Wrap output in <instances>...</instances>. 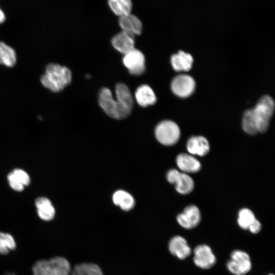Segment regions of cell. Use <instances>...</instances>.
<instances>
[{
    "mask_svg": "<svg viewBox=\"0 0 275 275\" xmlns=\"http://www.w3.org/2000/svg\"><path fill=\"white\" fill-rule=\"evenodd\" d=\"M274 103L268 95L262 97L253 109L244 112L242 126L247 133L254 135L258 132H265L269 126L273 113Z\"/></svg>",
    "mask_w": 275,
    "mask_h": 275,
    "instance_id": "cell-1",
    "label": "cell"
},
{
    "mask_svg": "<svg viewBox=\"0 0 275 275\" xmlns=\"http://www.w3.org/2000/svg\"><path fill=\"white\" fill-rule=\"evenodd\" d=\"M71 80L70 70L65 66L54 63L47 65L40 79L42 85L53 92L62 91L70 84Z\"/></svg>",
    "mask_w": 275,
    "mask_h": 275,
    "instance_id": "cell-2",
    "label": "cell"
},
{
    "mask_svg": "<svg viewBox=\"0 0 275 275\" xmlns=\"http://www.w3.org/2000/svg\"><path fill=\"white\" fill-rule=\"evenodd\" d=\"M71 265L62 256L37 260L32 265L33 275H70Z\"/></svg>",
    "mask_w": 275,
    "mask_h": 275,
    "instance_id": "cell-3",
    "label": "cell"
},
{
    "mask_svg": "<svg viewBox=\"0 0 275 275\" xmlns=\"http://www.w3.org/2000/svg\"><path fill=\"white\" fill-rule=\"evenodd\" d=\"M98 101L104 112L113 118L123 119L129 115L123 109L119 101L114 98L108 88H103L100 90Z\"/></svg>",
    "mask_w": 275,
    "mask_h": 275,
    "instance_id": "cell-4",
    "label": "cell"
},
{
    "mask_svg": "<svg viewBox=\"0 0 275 275\" xmlns=\"http://www.w3.org/2000/svg\"><path fill=\"white\" fill-rule=\"evenodd\" d=\"M226 268L233 275H246L252 268L251 257L244 251L233 250L226 263Z\"/></svg>",
    "mask_w": 275,
    "mask_h": 275,
    "instance_id": "cell-5",
    "label": "cell"
},
{
    "mask_svg": "<svg viewBox=\"0 0 275 275\" xmlns=\"http://www.w3.org/2000/svg\"><path fill=\"white\" fill-rule=\"evenodd\" d=\"M157 140L164 146H172L178 141L180 130L178 125L172 121L164 120L157 124L155 129Z\"/></svg>",
    "mask_w": 275,
    "mask_h": 275,
    "instance_id": "cell-6",
    "label": "cell"
},
{
    "mask_svg": "<svg viewBox=\"0 0 275 275\" xmlns=\"http://www.w3.org/2000/svg\"><path fill=\"white\" fill-rule=\"evenodd\" d=\"M193 262L198 268L207 270L214 266L216 257L211 248L206 244L197 245L193 250Z\"/></svg>",
    "mask_w": 275,
    "mask_h": 275,
    "instance_id": "cell-7",
    "label": "cell"
},
{
    "mask_svg": "<svg viewBox=\"0 0 275 275\" xmlns=\"http://www.w3.org/2000/svg\"><path fill=\"white\" fill-rule=\"evenodd\" d=\"M123 63L130 74L141 75L145 71V58L140 50L135 48L124 54Z\"/></svg>",
    "mask_w": 275,
    "mask_h": 275,
    "instance_id": "cell-8",
    "label": "cell"
},
{
    "mask_svg": "<svg viewBox=\"0 0 275 275\" xmlns=\"http://www.w3.org/2000/svg\"><path fill=\"white\" fill-rule=\"evenodd\" d=\"M195 81L189 75L182 74L176 76L171 82L173 92L180 97L189 96L194 91Z\"/></svg>",
    "mask_w": 275,
    "mask_h": 275,
    "instance_id": "cell-9",
    "label": "cell"
},
{
    "mask_svg": "<svg viewBox=\"0 0 275 275\" xmlns=\"http://www.w3.org/2000/svg\"><path fill=\"white\" fill-rule=\"evenodd\" d=\"M201 213L199 208L195 205H188L185 208L183 212L177 216L179 225L185 229L195 228L200 223Z\"/></svg>",
    "mask_w": 275,
    "mask_h": 275,
    "instance_id": "cell-10",
    "label": "cell"
},
{
    "mask_svg": "<svg viewBox=\"0 0 275 275\" xmlns=\"http://www.w3.org/2000/svg\"><path fill=\"white\" fill-rule=\"evenodd\" d=\"M168 249L172 255L180 260L186 259L192 252L186 239L180 235L171 238L168 243Z\"/></svg>",
    "mask_w": 275,
    "mask_h": 275,
    "instance_id": "cell-11",
    "label": "cell"
},
{
    "mask_svg": "<svg viewBox=\"0 0 275 275\" xmlns=\"http://www.w3.org/2000/svg\"><path fill=\"white\" fill-rule=\"evenodd\" d=\"M118 22L122 31L134 37L142 34V22L136 16L131 13L119 17Z\"/></svg>",
    "mask_w": 275,
    "mask_h": 275,
    "instance_id": "cell-12",
    "label": "cell"
},
{
    "mask_svg": "<svg viewBox=\"0 0 275 275\" xmlns=\"http://www.w3.org/2000/svg\"><path fill=\"white\" fill-rule=\"evenodd\" d=\"M112 44L117 50L124 54L134 48V37L121 31L113 37Z\"/></svg>",
    "mask_w": 275,
    "mask_h": 275,
    "instance_id": "cell-13",
    "label": "cell"
},
{
    "mask_svg": "<svg viewBox=\"0 0 275 275\" xmlns=\"http://www.w3.org/2000/svg\"><path fill=\"white\" fill-rule=\"evenodd\" d=\"M186 148L191 155H206L210 150L208 140L203 136H193L187 141Z\"/></svg>",
    "mask_w": 275,
    "mask_h": 275,
    "instance_id": "cell-14",
    "label": "cell"
},
{
    "mask_svg": "<svg viewBox=\"0 0 275 275\" xmlns=\"http://www.w3.org/2000/svg\"><path fill=\"white\" fill-rule=\"evenodd\" d=\"M176 161L178 168L184 173H196L201 168L199 161L191 154L181 153L177 156Z\"/></svg>",
    "mask_w": 275,
    "mask_h": 275,
    "instance_id": "cell-15",
    "label": "cell"
},
{
    "mask_svg": "<svg viewBox=\"0 0 275 275\" xmlns=\"http://www.w3.org/2000/svg\"><path fill=\"white\" fill-rule=\"evenodd\" d=\"M116 99L123 109L130 114L132 111L133 100L129 88L123 83H118L115 87Z\"/></svg>",
    "mask_w": 275,
    "mask_h": 275,
    "instance_id": "cell-16",
    "label": "cell"
},
{
    "mask_svg": "<svg viewBox=\"0 0 275 275\" xmlns=\"http://www.w3.org/2000/svg\"><path fill=\"white\" fill-rule=\"evenodd\" d=\"M134 97L138 103L142 107L153 105L157 100L153 90L147 85L139 86L135 92Z\"/></svg>",
    "mask_w": 275,
    "mask_h": 275,
    "instance_id": "cell-17",
    "label": "cell"
},
{
    "mask_svg": "<svg viewBox=\"0 0 275 275\" xmlns=\"http://www.w3.org/2000/svg\"><path fill=\"white\" fill-rule=\"evenodd\" d=\"M193 61V58L189 53L181 50L173 54L171 58L173 68L177 71L189 70L192 67Z\"/></svg>",
    "mask_w": 275,
    "mask_h": 275,
    "instance_id": "cell-18",
    "label": "cell"
},
{
    "mask_svg": "<svg viewBox=\"0 0 275 275\" xmlns=\"http://www.w3.org/2000/svg\"><path fill=\"white\" fill-rule=\"evenodd\" d=\"M39 217L43 221H50L55 215V209L50 201L45 197H40L35 202Z\"/></svg>",
    "mask_w": 275,
    "mask_h": 275,
    "instance_id": "cell-19",
    "label": "cell"
},
{
    "mask_svg": "<svg viewBox=\"0 0 275 275\" xmlns=\"http://www.w3.org/2000/svg\"><path fill=\"white\" fill-rule=\"evenodd\" d=\"M113 201L116 205L125 211L131 210L135 204V201L132 195L123 190H118L114 193Z\"/></svg>",
    "mask_w": 275,
    "mask_h": 275,
    "instance_id": "cell-20",
    "label": "cell"
},
{
    "mask_svg": "<svg viewBox=\"0 0 275 275\" xmlns=\"http://www.w3.org/2000/svg\"><path fill=\"white\" fill-rule=\"evenodd\" d=\"M70 275H104L101 268L93 263H80L72 267Z\"/></svg>",
    "mask_w": 275,
    "mask_h": 275,
    "instance_id": "cell-21",
    "label": "cell"
},
{
    "mask_svg": "<svg viewBox=\"0 0 275 275\" xmlns=\"http://www.w3.org/2000/svg\"><path fill=\"white\" fill-rule=\"evenodd\" d=\"M16 53L14 49L5 43L0 41V64L8 67L16 63Z\"/></svg>",
    "mask_w": 275,
    "mask_h": 275,
    "instance_id": "cell-22",
    "label": "cell"
},
{
    "mask_svg": "<svg viewBox=\"0 0 275 275\" xmlns=\"http://www.w3.org/2000/svg\"><path fill=\"white\" fill-rule=\"evenodd\" d=\"M176 190L182 195L191 193L194 188L193 179L186 173L181 172L180 176L175 184Z\"/></svg>",
    "mask_w": 275,
    "mask_h": 275,
    "instance_id": "cell-23",
    "label": "cell"
},
{
    "mask_svg": "<svg viewBox=\"0 0 275 275\" xmlns=\"http://www.w3.org/2000/svg\"><path fill=\"white\" fill-rule=\"evenodd\" d=\"M16 248V242L13 236L9 233L0 231V255H6Z\"/></svg>",
    "mask_w": 275,
    "mask_h": 275,
    "instance_id": "cell-24",
    "label": "cell"
},
{
    "mask_svg": "<svg viewBox=\"0 0 275 275\" xmlns=\"http://www.w3.org/2000/svg\"><path fill=\"white\" fill-rule=\"evenodd\" d=\"M256 219L254 213L250 209L242 208L238 212L237 223L240 228L246 230Z\"/></svg>",
    "mask_w": 275,
    "mask_h": 275,
    "instance_id": "cell-25",
    "label": "cell"
},
{
    "mask_svg": "<svg viewBox=\"0 0 275 275\" xmlns=\"http://www.w3.org/2000/svg\"><path fill=\"white\" fill-rule=\"evenodd\" d=\"M108 5L111 10L116 15L120 17L127 14L125 10L118 0H107Z\"/></svg>",
    "mask_w": 275,
    "mask_h": 275,
    "instance_id": "cell-26",
    "label": "cell"
},
{
    "mask_svg": "<svg viewBox=\"0 0 275 275\" xmlns=\"http://www.w3.org/2000/svg\"><path fill=\"white\" fill-rule=\"evenodd\" d=\"M8 180L11 187L16 191H21L24 188V185L18 179L12 172L8 175Z\"/></svg>",
    "mask_w": 275,
    "mask_h": 275,
    "instance_id": "cell-27",
    "label": "cell"
},
{
    "mask_svg": "<svg viewBox=\"0 0 275 275\" xmlns=\"http://www.w3.org/2000/svg\"><path fill=\"white\" fill-rule=\"evenodd\" d=\"M12 172L24 185H28L30 182V178L29 175L24 171L19 169L14 170Z\"/></svg>",
    "mask_w": 275,
    "mask_h": 275,
    "instance_id": "cell-28",
    "label": "cell"
},
{
    "mask_svg": "<svg viewBox=\"0 0 275 275\" xmlns=\"http://www.w3.org/2000/svg\"><path fill=\"white\" fill-rule=\"evenodd\" d=\"M180 173L178 170L176 169L169 170L167 174L168 181L170 183L175 184L180 176Z\"/></svg>",
    "mask_w": 275,
    "mask_h": 275,
    "instance_id": "cell-29",
    "label": "cell"
},
{
    "mask_svg": "<svg viewBox=\"0 0 275 275\" xmlns=\"http://www.w3.org/2000/svg\"><path fill=\"white\" fill-rule=\"evenodd\" d=\"M262 228L261 223L256 219L250 226L248 229L249 231L254 234H258L260 232Z\"/></svg>",
    "mask_w": 275,
    "mask_h": 275,
    "instance_id": "cell-30",
    "label": "cell"
},
{
    "mask_svg": "<svg viewBox=\"0 0 275 275\" xmlns=\"http://www.w3.org/2000/svg\"><path fill=\"white\" fill-rule=\"evenodd\" d=\"M127 14L131 13L132 2L131 0H118Z\"/></svg>",
    "mask_w": 275,
    "mask_h": 275,
    "instance_id": "cell-31",
    "label": "cell"
},
{
    "mask_svg": "<svg viewBox=\"0 0 275 275\" xmlns=\"http://www.w3.org/2000/svg\"><path fill=\"white\" fill-rule=\"evenodd\" d=\"M6 17L3 11L0 9V24L5 21Z\"/></svg>",
    "mask_w": 275,
    "mask_h": 275,
    "instance_id": "cell-32",
    "label": "cell"
},
{
    "mask_svg": "<svg viewBox=\"0 0 275 275\" xmlns=\"http://www.w3.org/2000/svg\"><path fill=\"white\" fill-rule=\"evenodd\" d=\"M268 275H274V274H272V273H270V274H268Z\"/></svg>",
    "mask_w": 275,
    "mask_h": 275,
    "instance_id": "cell-33",
    "label": "cell"
}]
</instances>
